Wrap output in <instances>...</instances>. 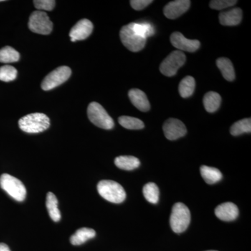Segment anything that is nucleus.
Masks as SVG:
<instances>
[{
    "label": "nucleus",
    "mask_w": 251,
    "mask_h": 251,
    "mask_svg": "<svg viewBox=\"0 0 251 251\" xmlns=\"http://www.w3.org/2000/svg\"><path fill=\"white\" fill-rule=\"evenodd\" d=\"M20 128L28 133H38L44 131L50 125L49 117L44 113H31L18 121Z\"/></svg>",
    "instance_id": "f257e3e1"
},
{
    "label": "nucleus",
    "mask_w": 251,
    "mask_h": 251,
    "mask_svg": "<svg viewBox=\"0 0 251 251\" xmlns=\"http://www.w3.org/2000/svg\"><path fill=\"white\" fill-rule=\"evenodd\" d=\"M99 195L109 202L120 204L125 201L126 194L124 188L116 181L103 180L97 185Z\"/></svg>",
    "instance_id": "f03ea898"
},
{
    "label": "nucleus",
    "mask_w": 251,
    "mask_h": 251,
    "mask_svg": "<svg viewBox=\"0 0 251 251\" xmlns=\"http://www.w3.org/2000/svg\"><path fill=\"white\" fill-rule=\"evenodd\" d=\"M191 222L189 209L181 202L176 203L172 209L170 224L175 233H182L186 230Z\"/></svg>",
    "instance_id": "7ed1b4c3"
},
{
    "label": "nucleus",
    "mask_w": 251,
    "mask_h": 251,
    "mask_svg": "<svg viewBox=\"0 0 251 251\" xmlns=\"http://www.w3.org/2000/svg\"><path fill=\"white\" fill-rule=\"evenodd\" d=\"M0 186L15 201L23 202L25 201L27 191L21 180L9 174H3L0 176Z\"/></svg>",
    "instance_id": "20e7f679"
},
{
    "label": "nucleus",
    "mask_w": 251,
    "mask_h": 251,
    "mask_svg": "<svg viewBox=\"0 0 251 251\" xmlns=\"http://www.w3.org/2000/svg\"><path fill=\"white\" fill-rule=\"evenodd\" d=\"M87 115L90 122L99 128L110 130L115 126L112 117L105 111L103 107L97 102H92L89 105Z\"/></svg>",
    "instance_id": "39448f33"
},
{
    "label": "nucleus",
    "mask_w": 251,
    "mask_h": 251,
    "mask_svg": "<svg viewBox=\"0 0 251 251\" xmlns=\"http://www.w3.org/2000/svg\"><path fill=\"white\" fill-rule=\"evenodd\" d=\"M28 27L32 32L48 35L52 30V23L44 11H34L29 16Z\"/></svg>",
    "instance_id": "423d86ee"
},
{
    "label": "nucleus",
    "mask_w": 251,
    "mask_h": 251,
    "mask_svg": "<svg viewBox=\"0 0 251 251\" xmlns=\"http://www.w3.org/2000/svg\"><path fill=\"white\" fill-rule=\"evenodd\" d=\"M72 75V70L67 66H62L54 69L46 75L41 83V88L49 91L65 82Z\"/></svg>",
    "instance_id": "0eeeda50"
},
{
    "label": "nucleus",
    "mask_w": 251,
    "mask_h": 251,
    "mask_svg": "<svg viewBox=\"0 0 251 251\" xmlns=\"http://www.w3.org/2000/svg\"><path fill=\"white\" fill-rule=\"evenodd\" d=\"M186 59V55L181 51H173L162 62L160 72L166 76H173L179 68L184 65Z\"/></svg>",
    "instance_id": "6e6552de"
},
{
    "label": "nucleus",
    "mask_w": 251,
    "mask_h": 251,
    "mask_svg": "<svg viewBox=\"0 0 251 251\" xmlns=\"http://www.w3.org/2000/svg\"><path fill=\"white\" fill-rule=\"evenodd\" d=\"M120 39L122 44L131 52H139L145 48L147 39L136 34L129 25L124 26L120 30Z\"/></svg>",
    "instance_id": "1a4fd4ad"
},
{
    "label": "nucleus",
    "mask_w": 251,
    "mask_h": 251,
    "mask_svg": "<svg viewBox=\"0 0 251 251\" xmlns=\"http://www.w3.org/2000/svg\"><path fill=\"white\" fill-rule=\"evenodd\" d=\"M163 133L167 139L175 140L184 137L187 133L186 126L177 119H168L163 126Z\"/></svg>",
    "instance_id": "9d476101"
},
{
    "label": "nucleus",
    "mask_w": 251,
    "mask_h": 251,
    "mask_svg": "<svg viewBox=\"0 0 251 251\" xmlns=\"http://www.w3.org/2000/svg\"><path fill=\"white\" fill-rule=\"evenodd\" d=\"M93 27V24L88 19L80 20L71 29L69 34L71 41L75 42L76 41L85 40L92 34Z\"/></svg>",
    "instance_id": "9b49d317"
},
{
    "label": "nucleus",
    "mask_w": 251,
    "mask_h": 251,
    "mask_svg": "<svg viewBox=\"0 0 251 251\" xmlns=\"http://www.w3.org/2000/svg\"><path fill=\"white\" fill-rule=\"evenodd\" d=\"M171 41V44L176 49L189 52H196L201 46L199 41L186 39L181 33L177 31L172 34Z\"/></svg>",
    "instance_id": "f8f14e48"
},
{
    "label": "nucleus",
    "mask_w": 251,
    "mask_h": 251,
    "mask_svg": "<svg viewBox=\"0 0 251 251\" xmlns=\"http://www.w3.org/2000/svg\"><path fill=\"white\" fill-rule=\"evenodd\" d=\"M191 6L189 0H175L166 5L163 9L165 16L169 19H176L188 11Z\"/></svg>",
    "instance_id": "ddd939ff"
},
{
    "label": "nucleus",
    "mask_w": 251,
    "mask_h": 251,
    "mask_svg": "<svg viewBox=\"0 0 251 251\" xmlns=\"http://www.w3.org/2000/svg\"><path fill=\"white\" fill-rule=\"evenodd\" d=\"M216 216L224 221H234L239 215V209L236 204L232 202H226L220 204L216 208Z\"/></svg>",
    "instance_id": "4468645a"
},
{
    "label": "nucleus",
    "mask_w": 251,
    "mask_h": 251,
    "mask_svg": "<svg viewBox=\"0 0 251 251\" xmlns=\"http://www.w3.org/2000/svg\"><path fill=\"white\" fill-rule=\"evenodd\" d=\"M130 100L135 108L142 112L150 110V104L146 94L138 89H132L128 92Z\"/></svg>",
    "instance_id": "2eb2a0df"
},
{
    "label": "nucleus",
    "mask_w": 251,
    "mask_h": 251,
    "mask_svg": "<svg viewBox=\"0 0 251 251\" xmlns=\"http://www.w3.org/2000/svg\"><path fill=\"white\" fill-rule=\"evenodd\" d=\"M242 19V11L240 8H234L219 14V22L224 26L237 25Z\"/></svg>",
    "instance_id": "dca6fc26"
},
{
    "label": "nucleus",
    "mask_w": 251,
    "mask_h": 251,
    "mask_svg": "<svg viewBox=\"0 0 251 251\" xmlns=\"http://www.w3.org/2000/svg\"><path fill=\"white\" fill-rule=\"evenodd\" d=\"M96 232L93 229L88 227H82L77 229L70 238V242L74 246H79L84 244L89 239L95 237Z\"/></svg>",
    "instance_id": "f3484780"
},
{
    "label": "nucleus",
    "mask_w": 251,
    "mask_h": 251,
    "mask_svg": "<svg viewBox=\"0 0 251 251\" xmlns=\"http://www.w3.org/2000/svg\"><path fill=\"white\" fill-rule=\"evenodd\" d=\"M115 164L117 168L125 171H133L140 166V162L136 157L120 156L115 159Z\"/></svg>",
    "instance_id": "a211bd4d"
},
{
    "label": "nucleus",
    "mask_w": 251,
    "mask_h": 251,
    "mask_svg": "<svg viewBox=\"0 0 251 251\" xmlns=\"http://www.w3.org/2000/svg\"><path fill=\"white\" fill-rule=\"evenodd\" d=\"M46 207L50 217L54 222H58L61 219V213L58 209V201L53 193H48L46 196Z\"/></svg>",
    "instance_id": "6ab92c4d"
},
{
    "label": "nucleus",
    "mask_w": 251,
    "mask_h": 251,
    "mask_svg": "<svg viewBox=\"0 0 251 251\" xmlns=\"http://www.w3.org/2000/svg\"><path fill=\"white\" fill-rule=\"evenodd\" d=\"M216 65L222 73L223 76L226 80L231 82L235 79V72H234L233 65L229 59L225 58V57L218 59L216 60Z\"/></svg>",
    "instance_id": "aec40b11"
},
{
    "label": "nucleus",
    "mask_w": 251,
    "mask_h": 251,
    "mask_svg": "<svg viewBox=\"0 0 251 251\" xmlns=\"http://www.w3.org/2000/svg\"><path fill=\"white\" fill-rule=\"evenodd\" d=\"M201 173L203 179L209 184H216L221 181L223 177L222 173L219 169L211 167L201 166Z\"/></svg>",
    "instance_id": "412c9836"
},
{
    "label": "nucleus",
    "mask_w": 251,
    "mask_h": 251,
    "mask_svg": "<svg viewBox=\"0 0 251 251\" xmlns=\"http://www.w3.org/2000/svg\"><path fill=\"white\" fill-rule=\"evenodd\" d=\"M221 103V97L217 92H209L203 98V104L208 112L213 113L219 108Z\"/></svg>",
    "instance_id": "4be33fe9"
},
{
    "label": "nucleus",
    "mask_w": 251,
    "mask_h": 251,
    "mask_svg": "<svg viewBox=\"0 0 251 251\" xmlns=\"http://www.w3.org/2000/svg\"><path fill=\"white\" fill-rule=\"evenodd\" d=\"M128 25L138 35L144 39H147L154 34V27L149 23H131Z\"/></svg>",
    "instance_id": "5701e85b"
},
{
    "label": "nucleus",
    "mask_w": 251,
    "mask_h": 251,
    "mask_svg": "<svg viewBox=\"0 0 251 251\" xmlns=\"http://www.w3.org/2000/svg\"><path fill=\"white\" fill-rule=\"evenodd\" d=\"M196 87V80L192 76L185 77L180 82L179 92L182 98H188L193 94Z\"/></svg>",
    "instance_id": "b1692460"
},
{
    "label": "nucleus",
    "mask_w": 251,
    "mask_h": 251,
    "mask_svg": "<svg viewBox=\"0 0 251 251\" xmlns=\"http://www.w3.org/2000/svg\"><path fill=\"white\" fill-rule=\"evenodd\" d=\"M19 59V52L13 48L5 46L0 49V62L9 64L18 62Z\"/></svg>",
    "instance_id": "393cba45"
},
{
    "label": "nucleus",
    "mask_w": 251,
    "mask_h": 251,
    "mask_svg": "<svg viewBox=\"0 0 251 251\" xmlns=\"http://www.w3.org/2000/svg\"><path fill=\"white\" fill-rule=\"evenodd\" d=\"M251 131V118L239 120L231 126L230 133L233 136H238L243 133H250Z\"/></svg>",
    "instance_id": "a878e982"
},
{
    "label": "nucleus",
    "mask_w": 251,
    "mask_h": 251,
    "mask_svg": "<svg viewBox=\"0 0 251 251\" xmlns=\"http://www.w3.org/2000/svg\"><path fill=\"white\" fill-rule=\"evenodd\" d=\"M143 195L149 202L157 204L159 200V189L154 183H148L144 186Z\"/></svg>",
    "instance_id": "bb28decb"
},
{
    "label": "nucleus",
    "mask_w": 251,
    "mask_h": 251,
    "mask_svg": "<svg viewBox=\"0 0 251 251\" xmlns=\"http://www.w3.org/2000/svg\"><path fill=\"white\" fill-rule=\"evenodd\" d=\"M119 123L127 129L139 130L145 127L143 122L138 118L129 116H122L119 118Z\"/></svg>",
    "instance_id": "cd10ccee"
},
{
    "label": "nucleus",
    "mask_w": 251,
    "mask_h": 251,
    "mask_svg": "<svg viewBox=\"0 0 251 251\" xmlns=\"http://www.w3.org/2000/svg\"><path fill=\"white\" fill-rule=\"evenodd\" d=\"M18 72L16 68L10 65L0 67V80L3 82H11L16 78Z\"/></svg>",
    "instance_id": "c85d7f7f"
},
{
    "label": "nucleus",
    "mask_w": 251,
    "mask_h": 251,
    "mask_svg": "<svg viewBox=\"0 0 251 251\" xmlns=\"http://www.w3.org/2000/svg\"><path fill=\"white\" fill-rule=\"evenodd\" d=\"M237 3L236 0H213L210 1L209 6L212 9L223 10L233 6Z\"/></svg>",
    "instance_id": "c756f323"
},
{
    "label": "nucleus",
    "mask_w": 251,
    "mask_h": 251,
    "mask_svg": "<svg viewBox=\"0 0 251 251\" xmlns=\"http://www.w3.org/2000/svg\"><path fill=\"white\" fill-rule=\"evenodd\" d=\"M33 2L36 9L50 11L53 10L56 1L54 0H35Z\"/></svg>",
    "instance_id": "7c9ffc66"
},
{
    "label": "nucleus",
    "mask_w": 251,
    "mask_h": 251,
    "mask_svg": "<svg viewBox=\"0 0 251 251\" xmlns=\"http://www.w3.org/2000/svg\"><path fill=\"white\" fill-rule=\"evenodd\" d=\"M152 2V0H131L130 1V4L133 9L136 10V11H141Z\"/></svg>",
    "instance_id": "2f4dec72"
},
{
    "label": "nucleus",
    "mask_w": 251,
    "mask_h": 251,
    "mask_svg": "<svg viewBox=\"0 0 251 251\" xmlns=\"http://www.w3.org/2000/svg\"><path fill=\"white\" fill-rule=\"evenodd\" d=\"M0 251H11V250L6 244L0 243Z\"/></svg>",
    "instance_id": "473e14b6"
},
{
    "label": "nucleus",
    "mask_w": 251,
    "mask_h": 251,
    "mask_svg": "<svg viewBox=\"0 0 251 251\" xmlns=\"http://www.w3.org/2000/svg\"><path fill=\"white\" fill-rule=\"evenodd\" d=\"M1 1H3V0H0V2H1Z\"/></svg>",
    "instance_id": "72a5a7b5"
},
{
    "label": "nucleus",
    "mask_w": 251,
    "mask_h": 251,
    "mask_svg": "<svg viewBox=\"0 0 251 251\" xmlns=\"http://www.w3.org/2000/svg\"></svg>",
    "instance_id": "f704fd0d"
}]
</instances>
